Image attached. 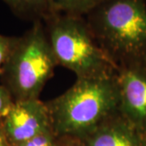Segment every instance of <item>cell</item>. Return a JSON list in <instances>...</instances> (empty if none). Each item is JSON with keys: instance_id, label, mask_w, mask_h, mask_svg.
<instances>
[{"instance_id": "8fae6325", "label": "cell", "mask_w": 146, "mask_h": 146, "mask_svg": "<svg viewBox=\"0 0 146 146\" xmlns=\"http://www.w3.org/2000/svg\"><path fill=\"white\" fill-rule=\"evenodd\" d=\"M16 37H9L0 34V73L10 55Z\"/></svg>"}, {"instance_id": "3957f363", "label": "cell", "mask_w": 146, "mask_h": 146, "mask_svg": "<svg viewBox=\"0 0 146 146\" xmlns=\"http://www.w3.org/2000/svg\"><path fill=\"white\" fill-rule=\"evenodd\" d=\"M57 66L43 21L34 22L16 37L1 72L3 86L14 102L38 98Z\"/></svg>"}, {"instance_id": "7a4b0ae2", "label": "cell", "mask_w": 146, "mask_h": 146, "mask_svg": "<svg viewBox=\"0 0 146 146\" xmlns=\"http://www.w3.org/2000/svg\"><path fill=\"white\" fill-rule=\"evenodd\" d=\"M84 17L117 69L146 64V0H102Z\"/></svg>"}, {"instance_id": "7c38bea8", "label": "cell", "mask_w": 146, "mask_h": 146, "mask_svg": "<svg viewBox=\"0 0 146 146\" xmlns=\"http://www.w3.org/2000/svg\"><path fill=\"white\" fill-rule=\"evenodd\" d=\"M14 101L10 93L3 85H0V120H2L8 113Z\"/></svg>"}, {"instance_id": "6da1fadb", "label": "cell", "mask_w": 146, "mask_h": 146, "mask_svg": "<svg viewBox=\"0 0 146 146\" xmlns=\"http://www.w3.org/2000/svg\"><path fill=\"white\" fill-rule=\"evenodd\" d=\"M46 104L56 136L81 139L119 112L118 72L76 78L70 89Z\"/></svg>"}, {"instance_id": "30bf717a", "label": "cell", "mask_w": 146, "mask_h": 146, "mask_svg": "<svg viewBox=\"0 0 146 146\" xmlns=\"http://www.w3.org/2000/svg\"><path fill=\"white\" fill-rule=\"evenodd\" d=\"M58 136L52 129L47 130L29 141L16 146H57Z\"/></svg>"}, {"instance_id": "4fadbf2b", "label": "cell", "mask_w": 146, "mask_h": 146, "mask_svg": "<svg viewBox=\"0 0 146 146\" xmlns=\"http://www.w3.org/2000/svg\"><path fill=\"white\" fill-rule=\"evenodd\" d=\"M57 146H85L81 139L74 136H58Z\"/></svg>"}, {"instance_id": "5b68a950", "label": "cell", "mask_w": 146, "mask_h": 146, "mask_svg": "<svg viewBox=\"0 0 146 146\" xmlns=\"http://www.w3.org/2000/svg\"><path fill=\"white\" fill-rule=\"evenodd\" d=\"M1 122L11 146L18 145L52 129L46 104L39 98L14 102Z\"/></svg>"}, {"instance_id": "52a82bcc", "label": "cell", "mask_w": 146, "mask_h": 146, "mask_svg": "<svg viewBox=\"0 0 146 146\" xmlns=\"http://www.w3.org/2000/svg\"><path fill=\"white\" fill-rule=\"evenodd\" d=\"M81 140L85 146H144V136L119 112Z\"/></svg>"}, {"instance_id": "5bb4252c", "label": "cell", "mask_w": 146, "mask_h": 146, "mask_svg": "<svg viewBox=\"0 0 146 146\" xmlns=\"http://www.w3.org/2000/svg\"><path fill=\"white\" fill-rule=\"evenodd\" d=\"M0 146H11L4 133L1 120H0Z\"/></svg>"}, {"instance_id": "277c9868", "label": "cell", "mask_w": 146, "mask_h": 146, "mask_svg": "<svg viewBox=\"0 0 146 146\" xmlns=\"http://www.w3.org/2000/svg\"><path fill=\"white\" fill-rule=\"evenodd\" d=\"M43 23L58 65L72 71L76 78L118 72L95 40L84 16L53 13Z\"/></svg>"}, {"instance_id": "9a60e30c", "label": "cell", "mask_w": 146, "mask_h": 146, "mask_svg": "<svg viewBox=\"0 0 146 146\" xmlns=\"http://www.w3.org/2000/svg\"><path fill=\"white\" fill-rule=\"evenodd\" d=\"M144 146H146V135L144 136Z\"/></svg>"}, {"instance_id": "9c48e42d", "label": "cell", "mask_w": 146, "mask_h": 146, "mask_svg": "<svg viewBox=\"0 0 146 146\" xmlns=\"http://www.w3.org/2000/svg\"><path fill=\"white\" fill-rule=\"evenodd\" d=\"M102 0H48L52 13L84 16Z\"/></svg>"}, {"instance_id": "ba28073f", "label": "cell", "mask_w": 146, "mask_h": 146, "mask_svg": "<svg viewBox=\"0 0 146 146\" xmlns=\"http://www.w3.org/2000/svg\"><path fill=\"white\" fill-rule=\"evenodd\" d=\"M21 18L33 23L44 21L52 15L48 0H3Z\"/></svg>"}, {"instance_id": "8992f818", "label": "cell", "mask_w": 146, "mask_h": 146, "mask_svg": "<svg viewBox=\"0 0 146 146\" xmlns=\"http://www.w3.org/2000/svg\"><path fill=\"white\" fill-rule=\"evenodd\" d=\"M119 113L146 135V64L118 69Z\"/></svg>"}]
</instances>
